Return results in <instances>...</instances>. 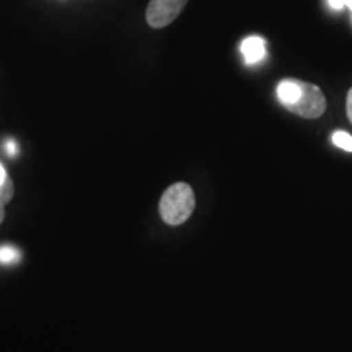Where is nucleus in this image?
<instances>
[{"mask_svg":"<svg viewBox=\"0 0 352 352\" xmlns=\"http://www.w3.org/2000/svg\"><path fill=\"white\" fill-rule=\"evenodd\" d=\"M344 6L349 7L351 10H352V0H344Z\"/></svg>","mask_w":352,"mask_h":352,"instance_id":"nucleus-12","label":"nucleus"},{"mask_svg":"<svg viewBox=\"0 0 352 352\" xmlns=\"http://www.w3.org/2000/svg\"><path fill=\"white\" fill-rule=\"evenodd\" d=\"M19 258V252L12 246H2L0 248V263H13Z\"/></svg>","mask_w":352,"mask_h":352,"instance_id":"nucleus-7","label":"nucleus"},{"mask_svg":"<svg viewBox=\"0 0 352 352\" xmlns=\"http://www.w3.org/2000/svg\"><path fill=\"white\" fill-rule=\"evenodd\" d=\"M346 109H347V118H349V121L352 122V88L349 90V94H347Z\"/></svg>","mask_w":352,"mask_h":352,"instance_id":"nucleus-8","label":"nucleus"},{"mask_svg":"<svg viewBox=\"0 0 352 352\" xmlns=\"http://www.w3.org/2000/svg\"><path fill=\"white\" fill-rule=\"evenodd\" d=\"M186 3L188 0H151L145 12V20L152 28H165L178 19Z\"/></svg>","mask_w":352,"mask_h":352,"instance_id":"nucleus-3","label":"nucleus"},{"mask_svg":"<svg viewBox=\"0 0 352 352\" xmlns=\"http://www.w3.org/2000/svg\"><path fill=\"white\" fill-rule=\"evenodd\" d=\"M290 113L297 114V116L305 118V120H315L320 118L327 109V100L321 90L314 83L302 82V91L296 103L287 108Z\"/></svg>","mask_w":352,"mask_h":352,"instance_id":"nucleus-2","label":"nucleus"},{"mask_svg":"<svg viewBox=\"0 0 352 352\" xmlns=\"http://www.w3.org/2000/svg\"><path fill=\"white\" fill-rule=\"evenodd\" d=\"M328 3H329V7L334 8V10H341L342 7H346L344 0H328Z\"/></svg>","mask_w":352,"mask_h":352,"instance_id":"nucleus-9","label":"nucleus"},{"mask_svg":"<svg viewBox=\"0 0 352 352\" xmlns=\"http://www.w3.org/2000/svg\"><path fill=\"white\" fill-rule=\"evenodd\" d=\"M333 144L346 152H352V135L344 131H336L333 134Z\"/></svg>","mask_w":352,"mask_h":352,"instance_id":"nucleus-6","label":"nucleus"},{"mask_svg":"<svg viewBox=\"0 0 352 352\" xmlns=\"http://www.w3.org/2000/svg\"><path fill=\"white\" fill-rule=\"evenodd\" d=\"M241 54H243L246 64H258L261 63L266 56V43L259 36H250L241 43Z\"/></svg>","mask_w":352,"mask_h":352,"instance_id":"nucleus-4","label":"nucleus"},{"mask_svg":"<svg viewBox=\"0 0 352 352\" xmlns=\"http://www.w3.org/2000/svg\"><path fill=\"white\" fill-rule=\"evenodd\" d=\"M13 192H15V188H13L12 178L8 176L6 182H3L2 186H0V223H2L3 219H6V206L12 201Z\"/></svg>","mask_w":352,"mask_h":352,"instance_id":"nucleus-5","label":"nucleus"},{"mask_svg":"<svg viewBox=\"0 0 352 352\" xmlns=\"http://www.w3.org/2000/svg\"><path fill=\"white\" fill-rule=\"evenodd\" d=\"M15 147H16L15 142H13V140H8V142H7V152L10 153V155H13V153L16 152Z\"/></svg>","mask_w":352,"mask_h":352,"instance_id":"nucleus-10","label":"nucleus"},{"mask_svg":"<svg viewBox=\"0 0 352 352\" xmlns=\"http://www.w3.org/2000/svg\"><path fill=\"white\" fill-rule=\"evenodd\" d=\"M8 178V175L6 173V168H3L2 164H0V186H2L3 182Z\"/></svg>","mask_w":352,"mask_h":352,"instance_id":"nucleus-11","label":"nucleus"},{"mask_svg":"<svg viewBox=\"0 0 352 352\" xmlns=\"http://www.w3.org/2000/svg\"><path fill=\"white\" fill-rule=\"evenodd\" d=\"M196 208L195 192L186 183H175L160 199V215L168 226H182Z\"/></svg>","mask_w":352,"mask_h":352,"instance_id":"nucleus-1","label":"nucleus"}]
</instances>
